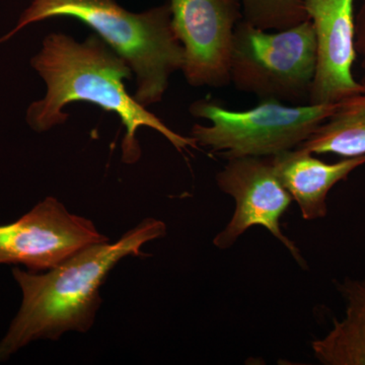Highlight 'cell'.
Masks as SVG:
<instances>
[{
	"label": "cell",
	"mask_w": 365,
	"mask_h": 365,
	"mask_svg": "<svg viewBox=\"0 0 365 365\" xmlns=\"http://www.w3.org/2000/svg\"><path fill=\"white\" fill-rule=\"evenodd\" d=\"M30 62L46 86L44 97L26 109V124L34 131L44 133L66 124L67 106L85 102L119 118L125 127L122 162L127 165L141 157L137 138L141 127L158 132L179 151L199 148L191 136L170 129L127 91L125 81L133 76L131 67L96 34L83 41L66 33L49 34Z\"/></svg>",
	"instance_id": "cell-1"
},
{
	"label": "cell",
	"mask_w": 365,
	"mask_h": 365,
	"mask_svg": "<svg viewBox=\"0 0 365 365\" xmlns=\"http://www.w3.org/2000/svg\"><path fill=\"white\" fill-rule=\"evenodd\" d=\"M167 234L162 220L146 218L115 242L91 245L47 273L13 270L23 292L20 311L0 342V362L35 340H58L69 331L91 330L102 299L100 288L118 263L144 257L146 242Z\"/></svg>",
	"instance_id": "cell-2"
},
{
	"label": "cell",
	"mask_w": 365,
	"mask_h": 365,
	"mask_svg": "<svg viewBox=\"0 0 365 365\" xmlns=\"http://www.w3.org/2000/svg\"><path fill=\"white\" fill-rule=\"evenodd\" d=\"M58 18L85 24L129 64L135 76L133 98L143 107L162 102L173 74L184 67L169 1L133 13L117 0H32L0 45L26 26Z\"/></svg>",
	"instance_id": "cell-3"
},
{
	"label": "cell",
	"mask_w": 365,
	"mask_h": 365,
	"mask_svg": "<svg viewBox=\"0 0 365 365\" xmlns=\"http://www.w3.org/2000/svg\"><path fill=\"white\" fill-rule=\"evenodd\" d=\"M336 104L287 105L264 100L252 109L234 111L210 100H199L189 111L210 125H194L190 136L198 146L222 153L227 160L273 157L299 148L331 116Z\"/></svg>",
	"instance_id": "cell-4"
},
{
	"label": "cell",
	"mask_w": 365,
	"mask_h": 365,
	"mask_svg": "<svg viewBox=\"0 0 365 365\" xmlns=\"http://www.w3.org/2000/svg\"><path fill=\"white\" fill-rule=\"evenodd\" d=\"M316 69V40L309 20L266 31L242 20L235 26L230 83L262 101L307 104Z\"/></svg>",
	"instance_id": "cell-5"
},
{
	"label": "cell",
	"mask_w": 365,
	"mask_h": 365,
	"mask_svg": "<svg viewBox=\"0 0 365 365\" xmlns=\"http://www.w3.org/2000/svg\"><path fill=\"white\" fill-rule=\"evenodd\" d=\"M108 241L90 220L72 215L56 198L47 197L20 220L0 225V265L50 270L86 247Z\"/></svg>",
	"instance_id": "cell-6"
},
{
	"label": "cell",
	"mask_w": 365,
	"mask_h": 365,
	"mask_svg": "<svg viewBox=\"0 0 365 365\" xmlns=\"http://www.w3.org/2000/svg\"><path fill=\"white\" fill-rule=\"evenodd\" d=\"M173 26L184 48L182 72L194 88L230 83L235 26L242 19L241 0H169Z\"/></svg>",
	"instance_id": "cell-7"
},
{
	"label": "cell",
	"mask_w": 365,
	"mask_h": 365,
	"mask_svg": "<svg viewBox=\"0 0 365 365\" xmlns=\"http://www.w3.org/2000/svg\"><path fill=\"white\" fill-rule=\"evenodd\" d=\"M216 182L235 201L232 220L213 240L217 248H230L248 228L261 225L287 247L302 267H306L299 248L280 230L281 215L292 197L276 176L271 157L230 158L216 175Z\"/></svg>",
	"instance_id": "cell-8"
},
{
	"label": "cell",
	"mask_w": 365,
	"mask_h": 365,
	"mask_svg": "<svg viewBox=\"0 0 365 365\" xmlns=\"http://www.w3.org/2000/svg\"><path fill=\"white\" fill-rule=\"evenodd\" d=\"M355 0H304L316 40V69L307 104H335L365 88L353 76Z\"/></svg>",
	"instance_id": "cell-9"
},
{
	"label": "cell",
	"mask_w": 365,
	"mask_h": 365,
	"mask_svg": "<svg viewBox=\"0 0 365 365\" xmlns=\"http://www.w3.org/2000/svg\"><path fill=\"white\" fill-rule=\"evenodd\" d=\"M271 160L281 184L299 204L302 217L314 220L325 217L329 192L365 165V155L327 163L299 146L273 155Z\"/></svg>",
	"instance_id": "cell-10"
},
{
	"label": "cell",
	"mask_w": 365,
	"mask_h": 365,
	"mask_svg": "<svg viewBox=\"0 0 365 365\" xmlns=\"http://www.w3.org/2000/svg\"><path fill=\"white\" fill-rule=\"evenodd\" d=\"M337 288L345 299V314L314 341V356L325 365H365V276L347 278Z\"/></svg>",
	"instance_id": "cell-11"
},
{
	"label": "cell",
	"mask_w": 365,
	"mask_h": 365,
	"mask_svg": "<svg viewBox=\"0 0 365 365\" xmlns=\"http://www.w3.org/2000/svg\"><path fill=\"white\" fill-rule=\"evenodd\" d=\"M299 148L314 155H365V91L338 102L331 116Z\"/></svg>",
	"instance_id": "cell-12"
},
{
	"label": "cell",
	"mask_w": 365,
	"mask_h": 365,
	"mask_svg": "<svg viewBox=\"0 0 365 365\" xmlns=\"http://www.w3.org/2000/svg\"><path fill=\"white\" fill-rule=\"evenodd\" d=\"M242 20L266 31H281L309 20L304 0H241Z\"/></svg>",
	"instance_id": "cell-13"
},
{
	"label": "cell",
	"mask_w": 365,
	"mask_h": 365,
	"mask_svg": "<svg viewBox=\"0 0 365 365\" xmlns=\"http://www.w3.org/2000/svg\"><path fill=\"white\" fill-rule=\"evenodd\" d=\"M355 50L362 69L359 83L365 88V0H361L359 11L355 13Z\"/></svg>",
	"instance_id": "cell-14"
}]
</instances>
